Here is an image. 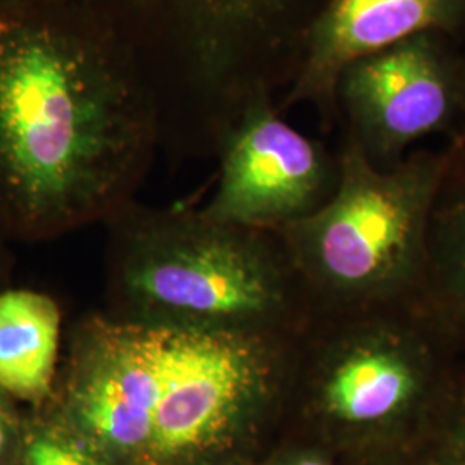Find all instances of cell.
I'll return each instance as SVG.
<instances>
[{
  "instance_id": "7c38bea8",
  "label": "cell",
  "mask_w": 465,
  "mask_h": 465,
  "mask_svg": "<svg viewBox=\"0 0 465 465\" xmlns=\"http://www.w3.org/2000/svg\"><path fill=\"white\" fill-rule=\"evenodd\" d=\"M16 465H113L49 405L23 420Z\"/></svg>"
},
{
  "instance_id": "ac0fdd59",
  "label": "cell",
  "mask_w": 465,
  "mask_h": 465,
  "mask_svg": "<svg viewBox=\"0 0 465 465\" xmlns=\"http://www.w3.org/2000/svg\"><path fill=\"white\" fill-rule=\"evenodd\" d=\"M188 465H238L232 462V460H228V457H224V459H209V460H199V462H193V464Z\"/></svg>"
},
{
  "instance_id": "277c9868",
  "label": "cell",
  "mask_w": 465,
  "mask_h": 465,
  "mask_svg": "<svg viewBox=\"0 0 465 465\" xmlns=\"http://www.w3.org/2000/svg\"><path fill=\"white\" fill-rule=\"evenodd\" d=\"M116 223L121 319L211 331L300 330L311 314L278 236L128 203Z\"/></svg>"
},
{
  "instance_id": "3957f363",
  "label": "cell",
  "mask_w": 465,
  "mask_h": 465,
  "mask_svg": "<svg viewBox=\"0 0 465 465\" xmlns=\"http://www.w3.org/2000/svg\"><path fill=\"white\" fill-rule=\"evenodd\" d=\"M459 145L378 167L343 140L331 197L274 232L311 317L416 305L432 205Z\"/></svg>"
},
{
  "instance_id": "5bb4252c",
  "label": "cell",
  "mask_w": 465,
  "mask_h": 465,
  "mask_svg": "<svg viewBox=\"0 0 465 465\" xmlns=\"http://www.w3.org/2000/svg\"><path fill=\"white\" fill-rule=\"evenodd\" d=\"M16 403V400L0 390V465H16L25 420L17 416Z\"/></svg>"
},
{
  "instance_id": "4fadbf2b",
  "label": "cell",
  "mask_w": 465,
  "mask_h": 465,
  "mask_svg": "<svg viewBox=\"0 0 465 465\" xmlns=\"http://www.w3.org/2000/svg\"><path fill=\"white\" fill-rule=\"evenodd\" d=\"M438 430L457 465H465V367L460 364L438 419Z\"/></svg>"
},
{
  "instance_id": "ffe728a7",
  "label": "cell",
  "mask_w": 465,
  "mask_h": 465,
  "mask_svg": "<svg viewBox=\"0 0 465 465\" xmlns=\"http://www.w3.org/2000/svg\"><path fill=\"white\" fill-rule=\"evenodd\" d=\"M0 276H2V262H0Z\"/></svg>"
},
{
  "instance_id": "8992f818",
  "label": "cell",
  "mask_w": 465,
  "mask_h": 465,
  "mask_svg": "<svg viewBox=\"0 0 465 465\" xmlns=\"http://www.w3.org/2000/svg\"><path fill=\"white\" fill-rule=\"evenodd\" d=\"M163 84L219 92L299 54L322 0H94Z\"/></svg>"
},
{
  "instance_id": "9a60e30c",
  "label": "cell",
  "mask_w": 465,
  "mask_h": 465,
  "mask_svg": "<svg viewBox=\"0 0 465 465\" xmlns=\"http://www.w3.org/2000/svg\"><path fill=\"white\" fill-rule=\"evenodd\" d=\"M267 465H334L331 457L319 449H297L284 451Z\"/></svg>"
},
{
  "instance_id": "e0dca14e",
  "label": "cell",
  "mask_w": 465,
  "mask_h": 465,
  "mask_svg": "<svg viewBox=\"0 0 465 465\" xmlns=\"http://www.w3.org/2000/svg\"><path fill=\"white\" fill-rule=\"evenodd\" d=\"M441 445H443V450L438 453V457H434L431 460H426L424 464L419 465H457L455 459L451 457V453H450L449 449L445 447L443 441H441Z\"/></svg>"
},
{
  "instance_id": "30bf717a",
  "label": "cell",
  "mask_w": 465,
  "mask_h": 465,
  "mask_svg": "<svg viewBox=\"0 0 465 465\" xmlns=\"http://www.w3.org/2000/svg\"><path fill=\"white\" fill-rule=\"evenodd\" d=\"M416 309L450 349L465 353V142L432 205Z\"/></svg>"
},
{
  "instance_id": "5b68a950",
  "label": "cell",
  "mask_w": 465,
  "mask_h": 465,
  "mask_svg": "<svg viewBox=\"0 0 465 465\" xmlns=\"http://www.w3.org/2000/svg\"><path fill=\"white\" fill-rule=\"evenodd\" d=\"M457 359L416 305L314 316L300 336L288 399L338 440L386 445L438 424Z\"/></svg>"
},
{
  "instance_id": "7a4b0ae2",
  "label": "cell",
  "mask_w": 465,
  "mask_h": 465,
  "mask_svg": "<svg viewBox=\"0 0 465 465\" xmlns=\"http://www.w3.org/2000/svg\"><path fill=\"white\" fill-rule=\"evenodd\" d=\"M303 328L211 331L88 317L47 405L113 465L224 459L288 401Z\"/></svg>"
},
{
  "instance_id": "6da1fadb",
  "label": "cell",
  "mask_w": 465,
  "mask_h": 465,
  "mask_svg": "<svg viewBox=\"0 0 465 465\" xmlns=\"http://www.w3.org/2000/svg\"><path fill=\"white\" fill-rule=\"evenodd\" d=\"M159 138L134 52L92 0L0 4V240L111 219Z\"/></svg>"
},
{
  "instance_id": "8fae6325",
  "label": "cell",
  "mask_w": 465,
  "mask_h": 465,
  "mask_svg": "<svg viewBox=\"0 0 465 465\" xmlns=\"http://www.w3.org/2000/svg\"><path fill=\"white\" fill-rule=\"evenodd\" d=\"M61 309L34 290H0V390L40 409L57 382Z\"/></svg>"
},
{
  "instance_id": "d6986e66",
  "label": "cell",
  "mask_w": 465,
  "mask_h": 465,
  "mask_svg": "<svg viewBox=\"0 0 465 465\" xmlns=\"http://www.w3.org/2000/svg\"><path fill=\"white\" fill-rule=\"evenodd\" d=\"M460 42V45H462V50H464V55H465V34L462 35V38L459 40Z\"/></svg>"
},
{
  "instance_id": "9c48e42d",
  "label": "cell",
  "mask_w": 465,
  "mask_h": 465,
  "mask_svg": "<svg viewBox=\"0 0 465 465\" xmlns=\"http://www.w3.org/2000/svg\"><path fill=\"white\" fill-rule=\"evenodd\" d=\"M424 32L460 40L465 0H322L278 109L311 104L330 126L338 119L336 84L345 67Z\"/></svg>"
},
{
  "instance_id": "ba28073f",
  "label": "cell",
  "mask_w": 465,
  "mask_h": 465,
  "mask_svg": "<svg viewBox=\"0 0 465 465\" xmlns=\"http://www.w3.org/2000/svg\"><path fill=\"white\" fill-rule=\"evenodd\" d=\"M259 94L217 138L221 176L200 213L216 223L278 232L317 211L338 183V157L288 124Z\"/></svg>"
},
{
  "instance_id": "52a82bcc",
  "label": "cell",
  "mask_w": 465,
  "mask_h": 465,
  "mask_svg": "<svg viewBox=\"0 0 465 465\" xmlns=\"http://www.w3.org/2000/svg\"><path fill=\"white\" fill-rule=\"evenodd\" d=\"M336 116L378 167H391L430 136L465 142V55L441 32L414 35L351 63L336 84Z\"/></svg>"
},
{
  "instance_id": "2e32d148",
  "label": "cell",
  "mask_w": 465,
  "mask_h": 465,
  "mask_svg": "<svg viewBox=\"0 0 465 465\" xmlns=\"http://www.w3.org/2000/svg\"><path fill=\"white\" fill-rule=\"evenodd\" d=\"M73 0H0L4 5H16V7H44V5H55Z\"/></svg>"
}]
</instances>
